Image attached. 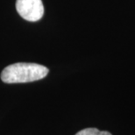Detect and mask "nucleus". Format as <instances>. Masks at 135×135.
<instances>
[{"label":"nucleus","instance_id":"f03ea898","mask_svg":"<svg viewBox=\"0 0 135 135\" xmlns=\"http://www.w3.org/2000/svg\"><path fill=\"white\" fill-rule=\"evenodd\" d=\"M16 10L24 20L35 22L44 15V6L41 0H17Z\"/></svg>","mask_w":135,"mask_h":135},{"label":"nucleus","instance_id":"f257e3e1","mask_svg":"<svg viewBox=\"0 0 135 135\" xmlns=\"http://www.w3.org/2000/svg\"><path fill=\"white\" fill-rule=\"evenodd\" d=\"M48 69L37 63L18 62L4 68L1 79L5 83H23L41 80L47 76Z\"/></svg>","mask_w":135,"mask_h":135},{"label":"nucleus","instance_id":"7ed1b4c3","mask_svg":"<svg viewBox=\"0 0 135 135\" xmlns=\"http://www.w3.org/2000/svg\"><path fill=\"white\" fill-rule=\"evenodd\" d=\"M75 135H112L108 132L99 131L97 128H86L78 132Z\"/></svg>","mask_w":135,"mask_h":135}]
</instances>
